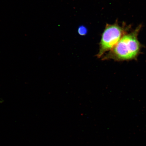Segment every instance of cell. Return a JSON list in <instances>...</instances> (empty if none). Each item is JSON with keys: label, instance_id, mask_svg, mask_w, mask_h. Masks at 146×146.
Segmentation results:
<instances>
[{"label": "cell", "instance_id": "obj_1", "mask_svg": "<svg viewBox=\"0 0 146 146\" xmlns=\"http://www.w3.org/2000/svg\"><path fill=\"white\" fill-rule=\"evenodd\" d=\"M141 25L135 30L124 35L112 50L104 56L103 60H113L116 61L135 60L141 51V45L138 39Z\"/></svg>", "mask_w": 146, "mask_h": 146}, {"label": "cell", "instance_id": "obj_2", "mask_svg": "<svg viewBox=\"0 0 146 146\" xmlns=\"http://www.w3.org/2000/svg\"><path fill=\"white\" fill-rule=\"evenodd\" d=\"M128 27L121 26L117 23L114 24H107L102 34L100 40L98 58L103 56L106 52L114 48L124 35L127 33Z\"/></svg>", "mask_w": 146, "mask_h": 146}, {"label": "cell", "instance_id": "obj_3", "mask_svg": "<svg viewBox=\"0 0 146 146\" xmlns=\"http://www.w3.org/2000/svg\"><path fill=\"white\" fill-rule=\"evenodd\" d=\"M78 32L80 35L85 36L86 35L87 33V29L84 26H81L78 27Z\"/></svg>", "mask_w": 146, "mask_h": 146}]
</instances>
